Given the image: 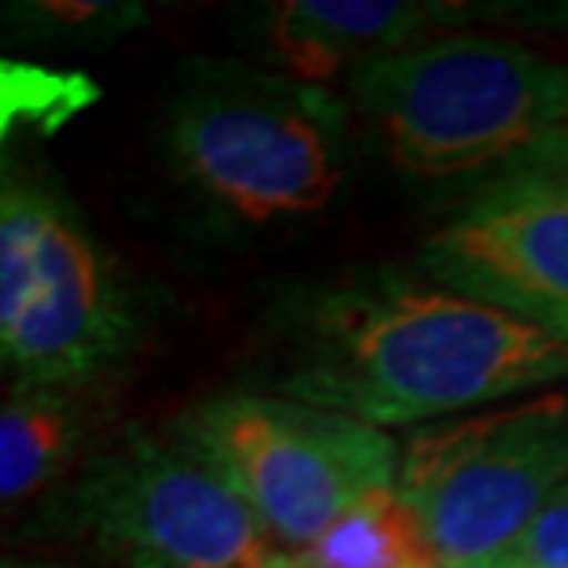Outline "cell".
Returning <instances> with one entry per match:
<instances>
[{
	"mask_svg": "<svg viewBox=\"0 0 568 568\" xmlns=\"http://www.w3.org/2000/svg\"><path fill=\"white\" fill-rule=\"evenodd\" d=\"M281 395L373 428H425L568 384V339L436 281L369 274L288 311Z\"/></svg>",
	"mask_w": 568,
	"mask_h": 568,
	"instance_id": "cell-1",
	"label": "cell"
},
{
	"mask_svg": "<svg viewBox=\"0 0 568 568\" xmlns=\"http://www.w3.org/2000/svg\"><path fill=\"white\" fill-rule=\"evenodd\" d=\"M163 141L178 178L219 214L281 225L336 200L351 163V104L266 67L200 60L166 100Z\"/></svg>",
	"mask_w": 568,
	"mask_h": 568,
	"instance_id": "cell-2",
	"label": "cell"
},
{
	"mask_svg": "<svg viewBox=\"0 0 568 568\" xmlns=\"http://www.w3.org/2000/svg\"><path fill=\"white\" fill-rule=\"evenodd\" d=\"M344 89L392 163L414 178L506 170L568 122V67L487 33L388 52L358 67Z\"/></svg>",
	"mask_w": 568,
	"mask_h": 568,
	"instance_id": "cell-3",
	"label": "cell"
},
{
	"mask_svg": "<svg viewBox=\"0 0 568 568\" xmlns=\"http://www.w3.org/2000/svg\"><path fill=\"white\" fill-rule=\"evenodd\" d=\"M41 531L108 568H277L255 509L181 425L138 428L49 495Z\"/></svg>",
	"mask_w": 568,
	"mask_h": 568,
	"instance_id": "cell-4",
	"label": "cell"
},
{
	"mask_svg": "<svg viewBox=\"0 0 568 568\" xmlns=\"http://www.w3.org/2000/svg\"><path fill=\"white\" fill-rule=\"evenodd\" d=\"M133 303L71 200L8 178L0 196V355L11 384L93 395L133 347Z\"/></svg>",
	"mask_w": 568,
	"mask_h": 568,
	"instance_id": "cell-5",
	"label": "cell"
},
{
	"mask_svg": "<svg viewBox=\"0 0 568 568\" xmlns=\"http://www.w3.org/2000/svg\"><path fill=\"white\" fill-rule=\"evenodd\" d=\"M395 487L439 568L491 565L568 487V384L414 428Z\"/></svg>",
	"mask_w": 568,
	"mask_h": 568,
	"instance_id": "cell-6",
	"label": "cell"
},
{
	"mask_svg": "<svg viewBox=\"0 0 568 568\" xmlns=\"http://www.w3.org/2000/svg\"><path fill=\"white\" fill-rule=\"evenodd\" d=\"M219 462L281 554H300L333 520L392 487L399 450L392 432L288 395L225 392L178 422Z\"/></svg>",
	"mask_w": 568,
	"mask_h": 568,
	"instance_id": "cell-7",
	"label": "cell"
},
{
	"mask_svg": "<svg viewBox=\"0 0 568 568\" xmlns=\"http://www.w3.org/2000/svg\"><path fill=\"white\" fill-rule=\"evenodd\" d=\"M443 288L568 339V181L503 170L422 247Z\"/></svg>",
	"mask_w": 568,
	"mask_h": 568,
	"instance_id": "cell-8",
	"label": "cell"
},
{
	"mask_svg": "<svg viewBox=\"0 0 568 568\" xmlns=\"http://www.w3.org/2000/svg\"><path fill=\"white\" fill-rule=\"evenodd\" d=\"M454 4L417 0H281L255 16V49L274 71L328 85L388 52L428 41L436 27L462 19Z\"/></svg>",
	"mask_w": 568,
	"mask_h": 568,
	"instance_id": "cell-9",
	"label": "cell"
},
{
	"mask_svg": "<svg viewBox=\"0 0 568 568\" xmlns=\"http://www.w3.org/2000/svg\"><path fill=\"white\" fill-rule=\"evenodd\" d=\"M85 403L82 392L8 384L0 406V498L8 514L74 476L89 432Z\"/></svg>",
	"mask_w": 568,
	"mask_h": 568,
	"instance_id": "cell-10",
	"label": "cell"
},
{
	"mask_svg": "<svg viewBox=\"0 0 568 568\" xmlns=\"http://www.w3.org/2000/svg\"><path fill=\"white\" fill-rule=\"evenodd\" d=\"M288 568H439L422 520L399 487H381L344 509L311 547L284 554Z\"/></svg>",
	"mask_w": 568,
	"mask_h": 568,
	"instance_id": "cell-11",
	"label": "cell"
},
{
	"mask_svg": "<svg viewBox=\"0 0 568 568\" xmlns=\"http://www.w3.org/2000/svg\"><path fill=\"white\" fill-rule=\"evenodd\" d=\"M484 568H568V487Z\"/></svg>",
	"mask_w": 568,
	"mask_h": 568,
	"instance_id": "cell-12",
	"label": "cell"
},
{
	"mask_svg": "<svg viewBox=\"0 0 568 568\" xmlns=\"http://www.w3.org/2000/svg\"><path fill=\"white\" fill-rule=\"evenodd\" d=\"M506 170H531V174H547V178L568 181V122L558 133H550V138L542 141L539 148H531L525 159H517V163L506 166Z\"/></svg>",
	"mask_w": 568,
	"mask_h": 568,
	"instance_id": "cell-13",
	"label": "cell"
},
{
	"mask_svg": "<svg viewBox=\"0 0 568 568\" xmlns=\"http://www.w3.org/2000/svg\"><path fill=\"white\" fill-rule=\"evenodd\" d=\"M4 568H85V565H67V561H38V558H16V561H4Z\"/></svg>",
	"mask_w": 568,
	"mask_h": 568,
	"instance_id": "cell-14",
	"label": "cell"
},
{
	"mask_svg": "<svg viewBox=\"0 0 568 568\" xmlns=\"http://www.w3.org/2000/svg\"><path fill=\"white\" fill-rule=\"evenodd\" d=\"M277 568H288V561H284V554H281V561H277Z\"/></svg>",
	"mask_w": 568,
	"mask_h": 568,
	"instance_id": "cell-15",
	"label": "cell"
}]
</instances>
